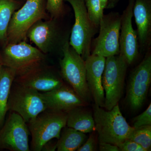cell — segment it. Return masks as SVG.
<instances>
[{
    "instance_id": "cell-10",
    "label": "cell",
    "mask_w": 151,
    "mask_h": 151,
    "mask_svg": "<svg viewBox=\"0 0 151 151\" xmlns=\"http://www.w3.org/2000/svg\"><path fill=\"white\" fill-rule=\"evenodd\" d=\"M10 112L0 129V150L29 151L27 124L17 113Z\"/></svg>"
},
{
    "instance_id": "cell-26",
    "label": "cell",
    "mask_w": 151,
    "mask_h": 151,
    "mask_svg": "<svg viewBox=\"0 0 151 151\" xmlns=\"http://www.w3.org/2000/svg\"><path fill=\"white\" fill-rule=\"evenodd\" d=\"M118 146L120 151H146L142 146L129 139Z\"/></svg>"
},
{
    "instance_id": "cell-25",
    "label": "cell",
    "mask_w": 151,
    "mask_h": 151,
    "mask_svg": "<svg viewBox=\"0 0 151 151\" xmlns=\"http://www.w3.org/2000/svg\"><path fill=\"white\" fill-rule=\"evenodd\" d=\"M146 126H151V104L147 109L134 119L133 127L134 129Z\"/></svg>"
},
{
    "instance_id": "cell-24",
    "label": "cell",
    "mask_w": 151,
    "mask_h": 151,
    "mask_svg": "<svg viewBox=\"0 0 151 151\" xmlns=\"http://www.w3.org/2000/svg\"><path fill=\"white\" fill-rule=\"evenodd\" d=\"M63 0H46V9L52 17L56 19L62 14Z\"/></svg>"
},
{
    "instance_id": "cell-9",
    "label": "cell",
    "mask_w": 151,
    "mask_h": 151,
    "mask_svg": "<svg viewBox=\"0 0 151 151\" xmlns=\"http://www.w3.org/2000/svg\"><path fill=\"white\" fill-rule=\"evenodd\" d=\"M121 24V15L118 13L103 15L99 25V35L94 41L92 54L105 58L119 54Z\"/></svg>"
},
{
    "instance_id": "cell-7",
    "label": "cell",
    "mask_w": 151,
    "mask_h": 151,
    "mask_svg": "<svg viewBox=\"0 0 151 151\" xmlns=\"http://www.w3.org/2000/svg\"><path fill=\"white\" fill-rule=\"evenodd\" d=\"M72 6L75 16L69 44L85 60L90 55L92 37L96 27L89 19L84 0H65Z\"/></svg>"
},
{
    "instance_id": "cell-4",
    "label": "cell",
    "mask_w": 151,
    "mask_h": 151,
    "mask_svg": "<svg viewBox=\"0 0 151 151\" xmlns=\"http://www.w3.org/2000/svg\"><path fill=\"white\" fill-rule=\"evenodd\" d=\"M46 10V0H27L12 17L7 32L6 44L25 41L28 31L35 22L45 17Z\"/></svg>"
},
{
    "instance_id": "cell-17",
    "label": "cell",
    "mask_w": 151,
    "mask_h": 151,
    "mask_svg": "<svg viewBox=\"0 0 151 151\" xmlns=\"http://www.w3.org/2000/svg\"><path fill=\"white\" fill-rule=\"evenodd\" d=\"M133 16L137 29L138 41L141 48L146 49L151 42V0H134Z\"/></svg>"
},
{
    "instance_id": "cell-14",
    "label": "cell",
    "mask_w": 151,
    "mask_h": 151,
    "mask_svg": "<svg viewBox=\"0 0 151 151\" xmlns=\"http://www.w3.org/2000/svg\"><path fill=\"white\" fill-rule=\"evenodd\" d=\"M41 93L47 109L50 111L67 113L86 103L71 87L65 84L52 91Z\"/></svg>"
},
{
    "instance_id": "cell-11",
    "label": "cell",
    "mask_w": 151,
    "mask_h": 151,
    "mask_svg": "<svg viewBox=\"0 0 151 151\" xmlns=\"http://www.w3.org/2000/svg\"><path fill=\"white\" fill-rule=\"evenodd\" d=\"M151 82V55L149 52L130 75L127 100L134 111L142 107L147 95Z\"/></svg>"
},
{
    "instance_id": "cell-5",
    "label": "cell",
    "mask_w": 151,
    "mask_h": 151,
    "mask_svg": "<svg viewBox=\"0 0 151 151\" xmlns=\"http://www.w3.org/2000/svg\"><path fill=\"white\" fill-rule=\"evenodd\" d=\"M1 57L3 65L14 70L16 76L43 65L45 59L43 52L25 41L6 44Z\"/></svg>"
},
{
    "instance_id": "cell-16",
    "label": "cell",
    "mask_w": 151,
    "mask_h": 151,
    "mask_svg": "<svg viewBox=\"0 0 151 151\" xmlns=\"http://www.w3.org/2000/svg\"><path fill=\"white\" fill-rule=\"evenodd\" d=\"M59 36L58 29L53 19L38 21L30 28L27 34V38L44 54L51 51Z\"/></svg>"
},
{
    "instance_id": "cell-32",
    "label": "cell",
    "mask_w": 151,
    "mask_h": 151,
    "mask_svg": "<svg viewBox=\"0 0 151 151\" xmlns=\"http://www.w3.org/2000/svg\"><path fill=\"white\" fill-rule=\"evenodd\" d=\"M3 66L2 61L1 57L0 56V71Z\"/></svg>"
},
{
    "instance_id": "cell-19",
    "label": "cell",
    "mask_w": 151,
    "mask_h": 151,
    "mask_svg": "<svg viewBox=\"0 0 151 151\" xmlns=\"http://www.w3.org/2000/svg\"><path fill=\"white\" fill-rule=\"evenodd\" d=\"M16 73L11 68L3 65L0 71V129L4 123L11 87Z\"/></svg>"
},
{
    "instance_id": "cell-8",
    "label": "cell",
    "mask_w": 151,
    "mask_h": 151,
    "mask_svg": "<svg viewBox=\"0 0 151 151\" xmlns=\"http://www.w3.org/2000/svg\"><path fill=\"white\" fill-rule=\"evenodd\" d=\"M8 109L17 113L27 123L47 110L41 93L14 82L11 87Z\"/></svg>"
},
{
    "instance_id": "cell-22",
    "label": "cell",
    "mask_w": 151,
    "mask_h": 151,
    "mask_svg": "<svg viewBox=\"0 0 151 151\" xmlns=\"http://www.w3.org/2000/svg\"><path fill=\"white\" fill-rule=\"evenodd\" d=\"M137 143L145 150H151V126H146L135 129L128 138Z\"/></svg>"
},
{
    "instance_id": "cell-15",
    "label": "cell",
    "mask_w": 151,
    "mask_h": 151,
    "mask_svg": "<svg viewBox=\"0 0 151 151\" xmlns=\"http://www.w3.org/2000/svg\"><path fill=\"white\" fill-rule=\"evenodd\" d=\"M104 57L91 54L85 60L86 79L89 92L95 105L104 108L105 92L103 85V75L105 68Z\"/></svg>"
},
{
    "instance_id": "cell-29",
    "label": "cell",
    "mask_w": 151,
    "mask_h": 151,
    "mask_svg": "<svg viewBox=\"0 0 151 151\" xmlns=\"http://www.w3.org/2000/svg\"><path fill=\"white\" fill-rule=\"evenodd\" d=\"M51 140L45 143L42 147L41 151H55L57 149L56 143H52Z\"/></svg>"
},
{
    "instance_id": "cell-31",
    "label": "cell",
    "mask_w": 151,
    "mask_h": 151,
    "mask_svg": "<svg viewBox=\"0 0 151 151\" xmlns=\"http://www.w3.org/2000/svg\"><path fill=\"white\" fill-rule=\"evenodd\" d=\"M108 0H100L101 6L103 9L104 10L106 8L108 4Z\"/></svg>"
},
{
    "instance_id": "cell-21",
    "label": "cell",
    "mask_w": 151,
    "mask_h": 151,
    "mask_svg": "<svg viewBox=\"0 0 151 151\" xmlns=\"http://www.w3.org/2000/svg\"><path fill=\"white\" fill-rule=\"evenodd\" d=\"M18 6L15 0H0V43L6 44L9 24Z\"/></svg>"
},
{
    "instance_id": "cell-27",
    "label": "cell",
    "mask_w": 151,
    "mask_h": 151,
    "mask_svg": "<svg viewBox=\"0 0 151 151\" xmlns=\"http://www.w3.org/2000/svg\"><path fill=\"white\" fill-rule=\"evenodd\" d=\"M96 140L93 134L90 135L85 142L77 150V151H94L96 150Z\"/></svg>"
},
{
    "instance_id": "cell-3",
    "label": "cell",
    "mask_w": 151,
    "mask_h": 151,
    "mask_svg": "<svg viewBox=\"0 0 151 151\" xmlns=\"http://www.w3.org/2000/svg\"><path fill=\"white\" fill-rule=\"evenodd\" d=\"M62 48L63 58L60 61L61 77L88 103L91 95L86 82L85 60L70 46L68 40L65 41Z\"/></svg>"
},
{
    "instance_id": "cell-23",
    "label": "cell",
    "mask_w": 151,
    "mask_h": 151,
    "mask_svg": "<svg viewBox=\"0 0 151 151\" xmlns=\"http://www.w3.org/2000/svg\"><path fill=\"white\" fill-rule=\"evenodd\" d=\"M88 17L92 23L98 27L103 16L100 0H84Z\"/></svg>"
},
{
    "instance_id": "cell-2",
    "label": "cell",
    "mask_w": 151,
    "mask_h": 151,
    "mask_svg": "<svg viewBox=\"0 0 151 151\" xmlns=\"http://www.w3.org/2000/svg\"><path fill=\"white\" fill-rule=\"evenodd\" d=\"M67 119L66 113L47 109L27 123L32 136L30 150L41 151L48 141L58 139L62 129L66 126Z\"/></svg>"
},
{
    "instance_id": "cell-20",
    "label": "cell",
    "mask_w": 151,
    "mask_h": 151,
    "mask_svg": "<svg viewBox=\"0 0 151 151\" xmlns=\"http://www.w3.org/2000/svg\"><path fill=\"white\" fill-rule=\"evenodd\" d=\"M86 139L84 133L65 126L62 129L56 142V150L58 151H77Z\"/></svg>"
},
{
    "instance_id": "cell-12",
    "label": "cell",
    "mask_w": 151,
    "mask_h": 151,
    "mask_svg": "<svg viewBox=\"0 0 151 151\" xmlns=\"http://www.w3.org/2000/svg\"><path fill=\"white\" fill-rule=\"evenodd\" d=\"M134 0H130L129 4L121 15L119 44L120 54L128 65L134 62L139 54V41L137 32L132 24Z\"/></svg>"
},
{
    "instance_id": "cell-1",
    "label": "cell",
    "mask_w": 151,
    "mask_h": 151,
    "mask_svg": "<svg viewBox=\"0 0 151 151\" xmlns=\"http://www.w3.org/2000/svg\"><path fill=\"white\" fill-rule=\"evenodd\" d=\"M93 112L99 143H109L119 146L128 139L134 130L123 116L119 104L109 111L94 104Z\"/></svg>"
},
{
    "instance_id": "cell-28",
    "label": "cell",
    "mask_w": 151,
    "mask_h": 151,
    "mask_svg": "<svg viewBox=\"0 0 151 151\" xmlns=\"http://www.w3.org/2000/svg\"><path fill=\"white\" fill-rule=\"evenodd\" d=\"M99 150L100 151H120L118 146L109 143H99Z\"/></svg>"
},
{
    "instance_id": "cell-30",
    "label": "cell",
    "mask_w": 151,
    "mask_h": 151,
    "mask_svg": "<svg viewBox=\"0 0 151 151\" xmlns=\"http://www.w3.org/2000/svg\"><path fill=\"white\" fill-rule=\"evenodd\" d=\"M120 0H108L106 8L112 9L114 8L116 4Z\"/></svg>"
},
{
    "instance_id": "cell-6",
    "label": "cell",
    "mask_w": 151,
    "mask_h": 151,
    "mask_svg": "<svg viewBox=\"0 0 151 151\" xmlns=\"http://www.w3.org/2000/svg\"><path fill=\"white\" fill-rule=\"evenodd\" d=\"M128 65L120 54L106 58L102 79L105 110H111L119 104L124 91Z\"/></svg>"
},
{
    "instance_id": "cell-13",
    "label": "cell",
    "mask_w": 151,
    "mask_h": 151,
    "mask_svg": "<svg viewBox=\"0 0 151 151\" xmlns=\"http://www.w3.org/2000/svg\"><path fill=\"white\" fill-rule=\"evenodd\" d=\"M14 82L40 92L52 91L64 84L62 78L55 71L43 64L16 76Z\"/></svg>"
},
{
    "instance_id": "cell-18",
    "label": "cell",
    "mask_w": 151,
    "mask_h": 151,
    "mask_svg": "<svg viewBox=\"0 0 151 151\" xmlns=\"http://www.w3.org/2000/svg\"><path fill=\"white\" fill-rule=\"evenodd\" d=\"M66 125L86 134L95 130V123L92 113L86 111L83 107L73 108L67 113Z\"/></svg>"
}]
</instances>
